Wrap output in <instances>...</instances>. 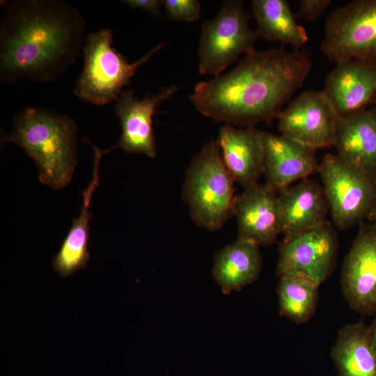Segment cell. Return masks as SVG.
Listing matches in <instances>:
<instances>
[{
	"mask_svg": "<svg viewBox=\"0 0 376 376\" xmlns=\"http://www.w3.org/2000/svg\"><path fill=\"white\" fill-rule=\"evenodd\" d=\"M334 146L346 163L376 178V106L340 118Z\"/></svg>",
	"mask_w": 376,
	"mask_h": 376,
	"instance_id": "obj_18",
	"label": "cell"
},
{
	"mask_svg": "<svg viewBox=\"0 0 376 376\" xmlns=\"http://www.w3.org/2000/svg\"><path fill=\"white\" fill-rule=\"evenodd\" d=\"M320 285L303 273L280 276L277 287L279 315L296 324L308 322L315 312Z\"/></svg>",
	"mask_w": 376,
	"mask_h": 376,
	"instance_id": "obj_23",
	"label": "cell"
},
{
	"mask_svg": "<svg viewBox=\"0 0 376 376\" xmlns=\"http://www.w3.org/2000/svg\"><path fill=\"white\" fill-rule=\"evenodd\" d=\"M277 208L283 240L324 224L329 211L322 187L308 178L279 191Z\"/></svg>",
	"mask_w": 376,
	"mask_h": 376,
	"instance_id": "obj_15",
	"label": "cell"
},
{
	"mask_svg": "<svg viewBox=\"0 0 376 376\" xmlns=\"http://www.w3.org/2000/svg\"><path fill=\"white\" fill-rule=\"evenodd\" d=\"M375 106H376V104H375Z\"/></svg>",
	"mask_w": 376,
	"mask_h": 376,
	"instance_id": "obj_29",
	"label": "cell"
},
{
	"mask_svg": "<svg viewBox=\"0 0 376 376\" xmlns=\"http://www.w3.org/2000/svg\"><path fill=\"white\" fill-rule=\"evenodd\" d=\"M277 195L266 183L258 182L235 196L233 215L237 221V238L259 246L276 241L280 234Z\"/></svg>",
	"mask_w": 376,
	"mask_h": 376,
	"instance_id": "obj_13",
	"label": "cell"
},
{
	"mask_svg": "<svg viewBox=\"0 0 376 376\" xmlns=\"http://www.w3.org/2000/svg\"><path fill=\"white\" fill-rule=\"evenodd\" d=\"M323 91L340 118L376 104V64L350 60L336 65Z\"/></svg>",
	"mask_w": 376,
	"mask_h": 376,
	"instance_id": "obj_14",
	"label": "cell"
},
{
	"mask_svg": "<svg viewBox=\"0 0 376 376\" xmlns=\"http://www.w3.org/2000/svg\"><path fill=\"white\" fill-rule=\"evenodd\" d=\"M264 132L254 127L222 126L217 141L224 164L243 189L258 182L263 173Z\"/></svg>",
	"mask_w": 376,
	"mask_h": 376,
	"instance_id": "obj_17",
	"label": "cell"
},
{
	"mask_svg": "<svg viewBox=\"0 0 376 376\" xmlns=\"http://www.w3.org/2000/svg\"><path fill=\"white\" fill-rule=\"evenodd\" d=\"M263 173L277 192L318 171L316 150L282 134L264 132Z\"/></svg>",
	"mask_w": 376,
	"mask_h": 376,
	"instance_id": "obj_16",
	"label": "cell"
},
{
	"mask_svg": "<svg viewBox=\"0 0 376 376\" xmlns=\"http://www.w3.org/2000/svg\"><path fill=\"white\" fill-rule=\"evenodd\" d=\"M0 23V79L47 83L58 78L83 51L85 19L61 0H15L3 3Z\"/></svg>",
	"mask_w": 376,
	"mask_h": 376,
	"instance_id": "obj_1",
	"label": "cell"
},
{
	"mask_svg": "<svg viewBox=\"0 0 376 376\" xmlns=\"http://www.w3.org/2000/svg\"><path fill=\"white\" fill-rule=\"evenodd\" d=\"M84 141L89 143L94 150L93 177L87 188L82 191L83 204L80 214L73 219L71 228L52 260V265L54 270L63 278H67L85 268L89 260L88 223L91 219L89 206L92 196L99 185L100 160L104 154L111 151L110 149L101 150L93 146L88 139H84Z\"/></svg>",
	"mask_w": 376,
	"mask_h": 376,
	"instance_id": "obj_19",
	"label": "cell"
},
{
	"mask_svg": "<svg viewBox=\"0 0 376 376\" xmlns=\"http://www.w3.org/2000/svg\"><path fill=\"white\" fill-rule=\"evenodd\" d=\"M338 249L336 230L327 221L319 227L283 240L279 247L276 274L280 277L303 273L321 284L335 268Z\"/></svg>",
	"mask_w": 376,
	"mask_h": 376,
	"instance_id": "obj_10",
	"label": "cell"
},
{
	"mask_svg": "<svg viewBox=\"0 0 376 376\" xmlns=\"http://www.w3.org/2000/svg\"><path fill=\"white\" fill-rule=\"evenodd\" d=\"M340 285L356 313H376V225L361 224L342 267Z\"/></svg>",
	"mask_w": 376,
	"mask_h": 376,
	"instance_id": "obj_11",
	"label": "cell"
},
{
	"mask_svg": "<svg viewBox=\"0 0 376 376\" xmlns=\"http://www.w3.org/2000/svg\"><path fill=\"white\" fill-rule=\"evenodd\" d=\"M112 43L113 31L109 28L86 36L84 66L73 91L79 99L95 105L116 100L139 68L164 45L159 44L139 60L129 63Z\"/></svg>",
	"mask_w": 376,
	"mask_h": 376,
	"instance_id": "obj_5",
	"label": "cell"
},
{
	"mask_svg": "<svg viewBox=\"0 0 376 376\" xmlns=\"http://www.w3.org/2000/svg\"><path fill=\"white\" fill-rule=\"evenodd\" d=\"M234 182L217 140L212 139L191 159L182 189L183 199L198 226L217 230L233 215Z\"/></svg>",
	"mask_w": 376,
	"mask_h": 376,
	"instance_id": "obj_4",
	"label": "cell"
},
{
	"mask_svg": "<svg viewBox=\"0 0 376 376\" xmlns=\"http://www.w3.org/2000/svg\"><path fill=\"white\" fill-rule=\"evenodd\" d=\"M252 13L258 36L301 49L308 42L306 31L296 21L285 0H253Z\"/></svg>",
	"mask_w": 376,
	"mask_h": 376,
	"instance_id": "obj_22",
	"label": "cell"
},
{
	"mask_svg": "<svg viewBox=\"0 0 376 376\" xmlns=\"http://www.w3.org/2000/svg\"><path fill=\"white\" fill-rule=\"evenodd\" d=\"M178 90L177 86H171L162 88L157 95L150 96L148 93L142 100L135 97L134 91L123 90L116 100L114 108L122 132L118 144L113 148L155 158L157 148L152 117L161 103L169 100Z\"/></svg>",
	"mask_w": 376,
	"mask_h": 376,
	"instance_id": "obj_12",
	"label": "cell"
},
{
	"mask_svg": "<svg viewBox=\"0 0 376 376\" xmlns=\"http://www.w3.org/2000/svg\"><path fill=\"white\" fill-rule=\"evenodd\" d=\"M123 2L132 9L140 8L145 10L152 17L160 15L162 0H125Z\"/></svg>",
	"mask_w": 376,
	"mask_h": 376,
	"instance_id": "obj_26",
	"label": "cell"
},
{
	"mask_svg": "<svg viewBox=\"0 0 376 376\" xmlns=\"http://www.w3.org/2000/svg\"><path fill=\"white\" fill-rule=\"evenodd\" d=\"M162 6L176 22H193L200 17L201 5L196 0H162Z\"/></svg>",
	"mask_w": 376,
	"mask_h": 376,
	"instance_id": "obj_24",
	"label": "cell"
},
{
	"mask_svg": "<svg viewBox=\"0 0 376 376\" xmlns=\"http://www.w3.org/2000/svg\"><path fill=\"white\" fill-rule=\"evenodd\" d=\"M368 217L370 219L373 221V223L376 225V203L375 204L374 207L371 210Z\"/></svg>",
	"mask_w": 376,
	"mask_h": 376,
	"instance_id": "obj_28",
	"label": "cell"
},
{
	"mask_svg": "<svg viewBox=\"0 0 376 376\" xmlns=\"http://www.w3.org/2000/svg\"><path fill=\"white\" fill-rule=\"evenodd\" d=\"M330 3V0H301L296 17H301L309 22L313 21L326 10Z\"/></svg>",
	"mask_w": 376,
	"mask_h": 376,
	"instance_id": "obj_25",
	"label": "cell"
},
{
	"mask_svg": "<svg viewBox=\"0 0 376 376\" xmlns=\"http://www.w3.org/2000/svg\"><path fill=\"white\" fill-rule=\"evenodd\" d=\"M318 171L337 228L347 229L368 217L376 203L375 176L331 154L324 157Z\"/></svg>",
	"mask_w": 376,
	"mask_h": 376,
	"instance_id": "obj_7",
	"label": "cell"
},
{
	"mask_svg": "<svg viewBox=\"0 0 376 376\" xmlns=\"http://www.w3.org/2000/svg\"><path fill=\"white\" fill-rule=\"evenodd\" d=\"M311 66L301 49H254L228 73L198 83L189 99L215 122L244 127L269 123L301 87Z\"/></svg>",
	"mask_w": 376,
	"mask_h": 376,
	"instance_id": "obj_2",
	"label": "cell"
},
{
	"mask_svg": "<svg viewBox=\"0 0 376 376\" xmlns=\"http://www.w3.org/2000/svg\"><path fill=\"white\" fill-rule=\"evenodd\" d=\"M320 47L336 64L353 59L376 64V0H357L334 9Z\"/></svg>",
	"mask_w": 376,
	"mask_h": 376,
	"instance_id": "obj_8",
	"label": "cell"
},
{
	"mask_svg": "<svg viewBox=\"0 0 376 376\" xmlns=\"http://www.w3.org/2000/svg\"><path fill=\"white\" fill-rule=\"evenodd\" d=\"M331 356L338 376H376V353L363 322L347 324L339 330Z\"/></svg>",
	"mask_w": 376,
	"mask_h": 376,
	"instance_id": "obj_21",
	"label": "cell"
},
{
	"mask_svg": "<svg viewBox=\"0 0 376 376\" xmlns=\"http://www.w3.org/2000/svg\"><path fill=\"white\" fill-rule=\"evenodd\" d=\"M249 13L243 1L223 3L218 14L201 25L198 45V71L201 75L220 74L242 54L254 49L258 37L249 26Z\"/></svg>",
	"mask_w": 376,
	"mask_h": 376,
	"instance_id": "obj_6",
	"label": "cell"
},
{
	"mask_svg": "<svg viewBox=\"0 0 376 376\" xmlns=\"http://www.w3.org/2000/svg\"><path fill=\"white\" fill-rule=\"evenodd\" d=\"M77 126L70 116L41 107H29L13 116L10 141L24 150L38 170L41 183L54 190L65 187L77 165Z\"/></svg>",
	"mask_w": 376,
	"mask_h": 376,
	"instance_id": "obj_3",
	"label": "cell"
},
{
	"mask_svg": "<svg viewBox=\"0 0 376 376\" xmlns=\"http://www.w3.org/2000/svg\"><path fill=\"white\" fill-rule=\"evenodd\" d=\"M259 247L237 238L217 253L212 274L224 294L238 291L258 279L263 262Z\"/></svg>",
	"mask_w": 376,
	"mask_h": 376,
	"instance_id": "obj_20",
	"label": "cell"
},
{
	"mask_svg": "<svg viewBox=\"0 0 376 376\" xmlns=\"http://www.w3.org/2000/svg\"><path fill=\"white\" fill-rule=\"evenodd\" d=\"M370 341L376 353V313L375 318L369 327H368Z\"/></svg>",
	"mask_w": 376,
	"mask_h": 376,
	"instance_id": "obj_27",
	"label": "cell"
},
{
	"mask_svg": "<svg viewBox=\"0 0 376 376\" xmlns=\"http://www.w3.org/2000/svg\"><path fill=\"white\" fill-rule=\"evenodd\" d=\"M340 116L322 91H304L280 112L282 135L315 150L334 146Z\"/></svg>",
	"mask_w": 376,
	"mask_h": 376,
	"instance_id": "obj_9",
	"label": "cell"
}]
</instances>
